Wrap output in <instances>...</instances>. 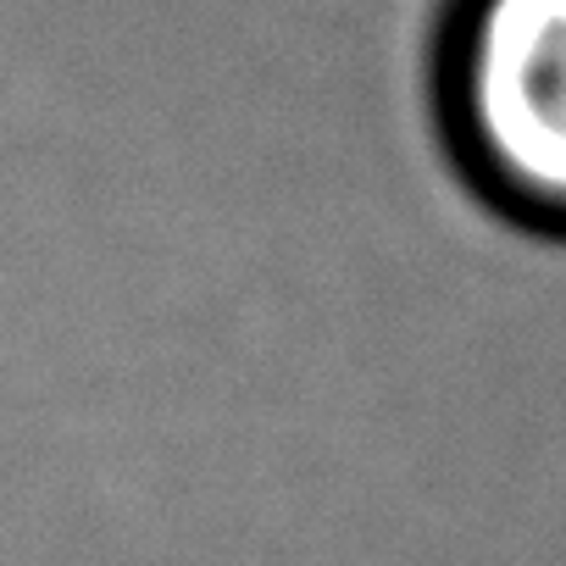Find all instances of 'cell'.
<instances>
[{
    "instance_id": "obj_1",
    "label": "cell",
    "mask_w": 566,
    "mask_h": 566,
    "mask_svg": "<svg viewBox=\"0 0 566 566\" xmlns=\"http://www.w3.org/2000/svg\"><path fill=\"white\" fill-rule=\"evenodd\" d=\"M433 78L478 195L566 233V0H450Z\"/></svg>"
}]
</instances>
